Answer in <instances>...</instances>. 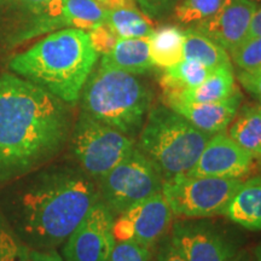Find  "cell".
Wrapping results in <instances>:
<instances>
[{"label": "cell", "instance_id": "obj_31", "mask_svg": "<svg viewBox=\"0 0 261 261\" xmlns=\"http://www.w3.org/2000/svg\"><path fill=\"white\" fill-rule=\"evenodd\" d=\"M238 80L244 90L255 96L261 102V65L249 70H241Z\"/></svg>", "mask_w": 261, "mask_h": 261}, {"label": "cell", "instance_id": "obj_3", "mask_svg": "<svg viewBox=\"0 0 261 261\" xmlns=\"http://www.w3.org/2000/svg\"><path fill=\"white\" fill-rule=\"evenodd\" d=\"M99 55L89 33L76 28L51 32L10 58L9 71L74 107Z\"/></svg>", "mask_w": 261, "mask_h": 261}, {"label": "cell", "instance_id": "obj_32", "mask_svg": "<svg viewBox=\"0 0 261 261\" xmlns=\"http://www.w3.org/2000/svg\"><path fill=\"white\" fill-rule=\"evenodd\" d=\"M155 261H187L172 242L171 237L165 236L160 241Z\"/></svg>", "mask_w": 261, "mask_h": 261}, {"label": "cell", "instance_id": "obj_20", "mask_svg": "<svg viewBox=\"0 0 261 261\" xmlns=\"http://www.w3.org/2000/svg\"><path fill=\"white\" fill-rule=\"evenodd\" d=\"M211 71L210 68L200 62L189 60V58H184L179 63L165 68L160 77L163 97L173 96L182 91L197 87L198 85L203 83Z\"/></svg>", "mask_w": 261, "mask_h": 261}, {"label": "cell", "instance_id": "obj_18", "mask_svg": "<svg viewBox=\"0 0 261 261\" xmlns=\"http://www.w3.org/2000/svg\"><path fill=\"white\" fill-rule=\"evenodd\" d=\"M231 221L250 231L261 230V178L242 181L224 211Z\"/></svg>", "mask_w": 261, "mask_h": 261}, {"label": "cell", "instance_id": "obj_22", "mask_svg": "<svg viewBox=\"0 0 261 261\" xmlns=\"http://www.w3.org/2000/svg\"><path fill=\"white\" fill-rule=\"evenodd\" d=\"M228 136L254 156H261V106L238 110Z\"/></svg>", "mask_w": 261, "mask_h": 261}, {"label": "cell", "instance_id": "obj_9", "mask_svg": "<svg viewBox=\"0 0 261 261\" xmlns=\"http://www.w3.org/2000/svg\"><path fill=\"white\" fill-rule=\"evenodd\" d=\"M67 0H0V45L16 47L68 27Z\"/></svg>", "mask_w": 261, "mask_h": 261}, {"label": "cell", "instance_id": "obj_12", "mask_svg": "<svg viewBox=\"0 0 261 261\" xmlns=\"http://www.w3.org/2000/svg\"><path fill=\"white\" fill-rule=\"evenodd\" d=\"M169 237L187 261H232L238 253L223 231L205 221L178 220Z\"/></svg>", "mask_w": 261, "mask_h": 261}, {"label": "cell", "instance_id": "obj_21", "mask_svg": "<svg viewBox=\"0 0 261 261\" xmlns=\"http://www.w3.org/2000/svg\"><path fill=\"white\" fill-rule=\"evenodd\" d=\"M184 58L200 62L211 70L231 63L224 47L192 27L184 31Z\"/></svg>", "mask_w": 261, "mask_h": 261}, {"label": "cell", "instance_id": "obj_33", "mask_svg": "<svg viewBox=\"0 0 261 261\" xmlns=\"http://www.w3.org/2000/svg\"><path fill=\"white\" fill-rule=\"evenodd\" d=\"M29 261H64L57 249L35 250L31 249Z\"/></svg>", "mask_w": 261, "mask_h": 261}, {"label": "cell", "instance_id": "obj_35", "mask_svg": "<svg viewBox=\"0 0 261 261\" xmlns=\"http://www.w3.org/2000/svg\"><path fill=\"white\" fill-rule=\"evenodd\" d=\"M261 37V6H257L255 14H254L252 24H250L249 33H248V38Z\"/></svg>", "mask_w": 261, "mask_h": 261}, {"label": "cell", "instance_id": "obj_16", "mask_svg": "<svg viewBox=\"0 0 261 261\" xmlns=\"http://www.w3.org/2000/svg\"><path fill=\"white\" fill-rule=\"evenodd\" d=\"M99 64L128 74H144L154 67L149 38H119L112 51L103 55Z\"/></svg>", "mask_w": 261, "mask_h": 261}, {"label": "cell", "instance_id": "obj_19", "mask_svg": "<svg viewBox=\"0 0 261 261\" xmlns=\"http://www.w3.org/2000/svg\"><path fill=\"white\" fill-rule=\"evenodd\" d=\"M150 57L154 65L168 68L184 60V31L175 25L154 29L149 37Z\"/></svg>", "mask_w": 261, "mask_h": 261}, {"label": "cell", "instance_id": "obj_2", "mask_svg": "<svg viewBox=\"0 0 261 261\" xmlns=\"http://www.w3.org/2000/svg\"><path fill=\"white\" fill-rule=\"evenodd\" d=\"M74 121L69 104L11 71L0 74V188L54 162Z\"/></svg>", "mask_w": 261, "mask_h": 261}, {"label": "cell", "instance_id": "obj_5", "mask_svg": "<svg viewBox=\"0 0 261 261\" xmlns=\"http://www.w3.org/2000/svg\"><path fill=\"white\" fill-rule=\"evenodd\" d=\"M211 137L171 108L159 106L150 109L138 135L137 148L166 180L187 174Z\"/></svg>", "mask_w": 261, "mask_h": 261}, {"label": "cell", "instance_id": "obj_37", "mask_svg": "<svg viewBox=\"0 0 261 261\" xmlns=\"http://www.w3.org/2000/svg\"><path fill=\"white\" fill-rule=\"evenodd\" d=\"M254 260L261 261V242L254 249Z\"/></svg>", "mask_w": 261, "mask_h": 261}, {"label": "cell", "instance_id": "obj_28", "mask_svg": "<svg viewBox=\"0 0 261 261\" xmlns=\"http://www.w3.org/2000/svg\"><path fill=\"white\" fill-rule=\"evenodd\" d=\"M151 248L133 241H116L108 261H151Z\"/></svg>", "mask_w": 261, "mask_h": 261}, {"label": "cell", "instance_id": "obj_11", "mask_svg": "<svg viewBox=\"0 0 261 261\" xmlns=\"http://www.w3.org/2000/svg\"><path fill=\"white\" fill-rule=\"evenodd\" d=\"M173 213L162 192L133 204L114 220L115 241H133L152 248L166 236Z\"/></svg>", "mask_w": 261, "mask_h": 261}, {"label": "cell", "instance_id": "obj_27", "mask_svg": "<svg viewBox=\"0 0 261 261\" xmlns=\"http://www.w3.org/2000/svg\"><path fill=\"white\" fill-rule=\"evenodd\" d=\"M231 57L242 70L261 65V37L248 38L230 51Z\"/></svg>", "mask_w": 261, "mask_h": 261}, {"label": "cell", "instance_id": "obj_10", "mask_svg": "<svg viewBox=\"0 0 261 261\" xmlns=\"http://www.w3.org/2000/svg\"><path fill=\"white\" fill-rule=\"evenodd\" d=\"M115 215L109 208L98 201L91 208L83 221L62 244L64 261H108L115 237L113 225Z\"/></svg>", "mask_w": 261, "mask_h": 261}, {"label": "cell", "instance_id": "obj_26", "mask_svg": "<svg viewBox=\"0 0 261 261\" xmlns=\"http://www.w3.org/2000/svg\"><path fill=\"white\" fill-rule=\"evenodd\" d=\"M31 249L0 211V261H29Z\"/></svg>", "mask_w": 261, "mask_h": 261}, {"label": "cell", "instance_id": "obj_15", "mask_svg": "<svg viewBox=\"0 0 261 261\" xmlns=\"http://www.w3.org/2000/svg\"><path fill=\"white\" fill-rule=\"evenodd\" d=\"M242 93L236 90L230 97L219 102H169L165 106L185 117L196 128L213 136L219 132H224L233 121L242 104Z\"/></svg>", "mask_w": 261, "mask_h": 261}, {"label": "cell", "instance_id": "obj_38", "mask_svg": "<svg viewBox=\"0 0 261 261\" xmlns=\"http://www.w3.org/2000/svg\"><path fill=\"white\" fill-rule=\"evenodd\" d=\"M253 2H261V0H253Z\"/></svg>", "mask_w": 261, "mask_h": 261}, {"label": "cell", "instance_id": "obj_6", "mask_svg": "<svg viewBox=\"0 0 261 261\" xmlns=\"http://www.w3.org/2000/svg\"><path fill=\"white\" fill-rule=\"evenodd\" d=\"M135 148L133 138L80 113L74 121L67 149L75 165L97 182Z\"/></svg>", "mask_w": 261, "mask_h": 261}, {"label": "cell", "instance_id": "obj_36", "mask_svg": "<svg viewBox=\"0 0 261 261\" xmlns=\"http://www.w3.org/2000/svg\"><path fill=\"white\" fill-rule=\"evenodd\" d=\"M252 259H250L249 254H248L246 250H242V252H238L236 254V256L233 257L232 261H250Z\"/></svg>", "mask_w": 261, "mask_h": 261}, {"label": "cell", "instance_id": "obj_17", "mask_svg": "<svg viewBox=\"0 0 261 261\" xmlns=\"http://www.w3.org/2000/svg\"><path fill=\"white\" fill-rule=\"evenodd\" d=\"M237 90L234 85L232 63L215 68L205 77L203 83L191 90L182 91L178 94L163 97L165 104L169 102L185 103H210L226 99Z\"/></svg>", "mask_w": 261, "mask_h": 261}, {"label": "cell", "instance_id": "obj_1", "mask_svg": "<svg viewBox=\"0 0 261 261\" xmlns=\"http://www.w3.org/2000/svg\"><path fill=\"white\" fill-rule=\"evenodd\" d=\"M99 200L76 165L51 162L0 188V211L29 249L61 247Z\"/></svg>", "mask_w": 261, "mask_h": 261}, {"label": "cell", "instance_id": "obj_14", "mask_svg": "<svg viewBox=\"0 0 261 261\" xmlns=\"http://www.w3.org/2000/svg\"><path fill=\"white\" fill-rule=\"evenodd\" d=\"M257 9L253 0H224L211 17L192 25L230 52L244 41Z\"/></svg>", "mask_w": 261, "mask_h": 261}, {"label": "cell", "instance_id": "obj_39", "mask_svg": "<svg viewBox=\"0 0 261 261\" xmlns=\"http://www.w3.org/2000/svg\"><path fill=\"white\" fill-rule=\"evenodd\" d=\"M250 261H255V260H254V259H252V260H250Z\"/></svg>", "mask_w": 261, "mask_h": 261}, {"label": "cell", "instance_id": "obj_29", "mask_svg": "<svg viewBox=\"0 0 261 261\" xmlns=\"http://www.w3.org/2000/svg\"><path fill=\"white\" fill-rule=\"evenodd\" d=\"M87 33H89L90 41L93 48L100 56L112 51V48L115 46L116 41L119 40V37H117L115 31L107 21L97 24L96 27H93Z\"/></svg>", "mask_w": 261, "mask_h": 261}, {"label": "cell", "instance_id": "obj_23", "mask_svg": "<svg viewBox=\"0 0 261 261\" xmlns=\"http://www.w3.org/2000/svg\"><path fill=\"white\" fill-rule=\"evenodd\" d=\"M106 21L119 38H149L154 32L152 21L140 8L108 11Z\"/></svg>", "mask_w": 261, "mask_h": 261}, {"label": "cell", "instance_id": "obj_8", "mask_svg": "<svg viewBox=\"0 0 261 261\" xmlns=\"http://www.w3.org/2000/svg\"><path fill=\"white\" fill-rule=\"evenodd\" d=\"M163 178L152 162L137 148L97 181L99 200L114 215L161 192Z\"/></svg>", "mask_w": 261, "mask_h": 261}, {"label": "cell", "instance_id": "obj_34", "mask_svg": "<svg viewBox=\"0 0 261 261\" xmlns=\"http://www.w3.org/2000/svg\"><path fill=\"white\" fill-rule=\"evenodd\" d=\"M97 2L107 12L119 9L139 8L137 0H97Z\"/></svg>", "mask_w": 261, "mask_h": 261}, {"label": "cell", "instance_id": "obj_25", "mask_svg": "<svg viewBox=\"0 0 261 261\" xmlns=\"http://www.w3.org/2000/svg\"><path fill=\"white\" fill-rule=\"evenodd\" d=\"M223 2L224 0H179L173 12L178 22L194 25L211 17Z\"/></svg>", "mask_w": 261, "mask_h": 261}, {"label": "cell", "instance_id": "obj_13", "mask_svg": "<svg viewBox=\"0 0 261 261\" xmlns=\"http://www.w3.org/2000/svg\"><path fill=\"white\" fill-rule=\"evenodd\" d=\"M253 162L254 155L238 145L224 130L208 139L197 162L187 174L241 179L249 173Z\"/></svg>", "mask_w": 261, "mask_h": 261}, {"label": "cell", "instance_id": "obj_4", "mask_svg": "<svg viewBox=\"0 0 261 261\" xmlns=\"http://www.w3.org/2000/svg\"><path fill=\"white\" fill-rule=\"evenodd\" d=\"M79 100L80 113L135 139L151 109L152 93L136 75L99 64Z\"/></svg>", "mask_w": 261, "mask_h": 261}, {"label": "cell", "instance_id": "obj_7", "mask_svg": "<svg viewBox=\"0 0 261 261\" xmlns=\"http://www.w3.org/2000/svg\"><path fill=\"white\" fill-rule=\"evenodd\" d=\"M242 179L181 174L163 180L162 195L173 215L184 219L223 214Z\"/></svg>", "mask_w": 261, "mask_h": 261}, {"label": "cell", "instance_id": "obj_30", "mask_svg": "<svg viewBox=\"0 0 261 261\" xmlns=\"http://www.w3.org/2000/svg\"><path fill=\"white\" fill-rule=\"evenodd\" d=\"M179 0H137L139 8L150 18H160L174 10Z\"/></svg>", "mask_w": 261, "mask_h": 261}, {"label": "cell", "instance_id": "obj_24", "mask_svg": "<svg viewBox=\"0 0 261 261\" xmlns=\"http://www.w3.org/2000/svg\"><path fill=\"white\" fill-rule=\"evenodd\" d=\"M68 27L89 32L107 18V11L97 0H67Z\"/></svg>", "mask_w": 261, "mask_h": 261}]
</instances>
